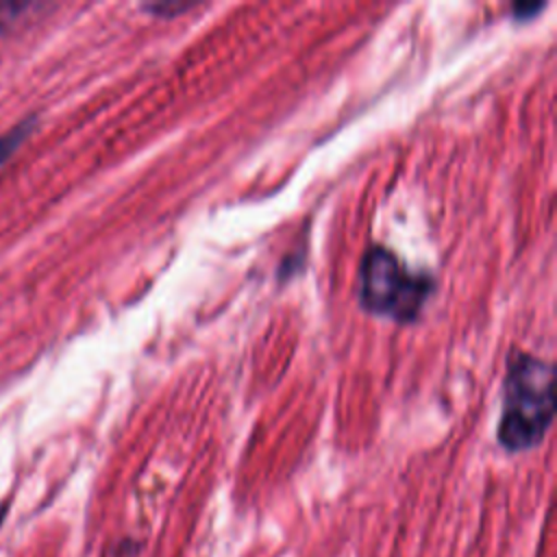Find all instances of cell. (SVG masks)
Here are the masks:
<instances>
[{"label": "cell", "instance_id": "3957f363", "mask_svg": "<svg viewBox=\"0 0 557 557\" xmlns=\"http://www.w3.org/2000/svg\"><path fill=\"white\" fill-rule=\"evenodd\" d=\"M35 126H37V120L28 117V120H22L20 124H15L9 133L0 135V165L4 161H9L11 154L28 139V135L35 131Z\"/></svg>", "mask_w": 557, "mask_h": 557}, {"label": "cell", "instance_id": "5b68a950", "mask_svg": "<svg viewBox=\"0 0 557 557\" xmlns=\"http://www.w3.org/2000/svg\"><path fill=\"white\" fill-rule=\"evenodd\" d=\"M4 511H7V507L0 505V522H2V518H4Z\"/></svg>", "mask_w": 557, "mask_h": 557}, {"label": "cell", "instance_id": "7a4b0ae2", "mask_svg": "<svg viewBox=\"0 0 557 557\" xmlns=\"http://www.w3.org/2000/svg\"><path fill=\"white\" fill-rule=\"evenodd\" d=\"M433 289L431 278L409 272L394 252L372 246L359 268V300L370 313L416 320Z\"/></svg>", "mask_w": 557, "mask_h": 557}, {"label": "cell", "instance_id": "277c9868", "mask_svg": "<svg viewBox=\"0 0 557 557\" xmlns=\"http://www.w3.org/2000/svg\"><path fill=\"white\" fill-rule=\"evenodd\" d=\"M28 9L30 4L24 2H0V33H7Z\"/></svg>", "mask_w": 557, "mask_h": 557}, {"label": "cell", "instance_id": "6da1fadb", "mask_svg": "<svg viewBox=\"0 0 557 557\" xmlns=\"http://www.w3.org/2000/svg\"><path fill=\"white\" fill-rule=\"evenodd\" d=\"M555 413L553 366L513 352L505 376V400L498 422V442L507 450H527L542 442Z\"/></svg>", "mask_w": 557, "mask_h": 557}]
</instances>
